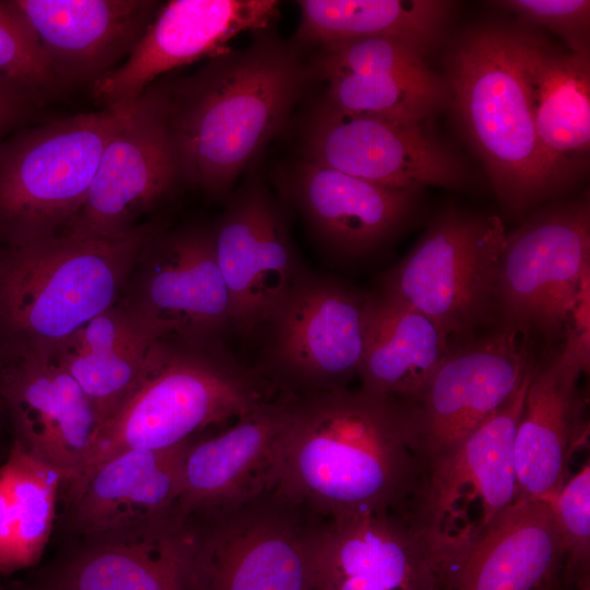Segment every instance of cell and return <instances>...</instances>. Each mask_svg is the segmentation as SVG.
I'll return each mask as SVG.
<instances>
[{"mask_svg": "<svg viewBox=\"0 0 590 590\" xmlns=\"http://www.w3.org/2000/svg\"><path fill=\"white\" fill-rule=\"evenodd\" d=\"M424 464L404 404L363 388L291 393L276 488L324 519L403 516Z\"/></svg>", "mask_w": 590, "mask_h": 590, "instance_id": "6da1fadb", "label": "cell"}, {"mask_svg": "<svg viewBox=\"0 0 590 590\" xmlns=\"http://www.w3.org/2000/svg\"><path fill=\"white\" fill-rule=\"evenodd\" d=\"M189 75L167 82L166 115L181 179L213 199L287 126L311 80L300 50L273 27L252 33Z\"/></svg>", "mask_w": 590, "mask_h": 590, "instance_id": "7a4b0ae2", "label": "cell"}, {"mask_svg": "<svg viewBox=\"0 0 590 590\" xmlns=\"http://www.w3.org/2000/svg\"><path fill=\"white\" fill-rule=\"evenodd\" d=\"M281 392L239 363L220 338L169 333L151 347L128 399L98 426L73 493L103 461L131 449H165L252 412Z\"/></svg>", "mask_w": 590, "mask_h": 590, "instance_id": "3957f363", "label": "cell"}, {"mask_svg": "<svg viewBox=\"0 0 590 590\" xmlns=\"http://www.w3.org/2000/svg\"><path fill=\"white\" fill-rule=\"evenodd\" d=\"M157 234L140 224L120 238L60 233L0 248L1 349H50L110 308Z\"/></svg>", "mask_w": 590, "mask_h": 590, "instance_id": "277c9868", "label": "cell"}, {"mask_svg": "<svg viewBox=\"0 0 590 590\" xmlns=\"http://www.w3.org/2000/svg\"><path fill=\"white\" fill-rule=\"evenodd\" d=\"M450 101L503 206L520 214L553 194L536 141L516 30L483 25L452 49Z\"/></svg>", "mask_w": 590, "mask_h": 590, "instance_id": "5b68a950", "label": "cell"}, {"mask_svg": "<svg viewBox=\"0 0 590 590\" xmlns=\"http://www.w3.org/2000/svg\"><path fill=\"white\" fill-rule=\"evenodd\" d=\"M135 99L24 128L0 141V248L62 233Z\"/></svg>", "mask_w": 590, "mask_h": 590, "instance_id": "8992f818", "label": "cell"}, {"mask_svg": "<svg viewBox=\"0 0 590 590\" xmlns=\"http://www.w3.org/2000/svg\"><path fill=\"white\" fill-rule=\"evenodd\" d=\"M326 519L276 487L182 522L190 590H312Z\"/></svg>", "mask_w": 590, "mask_h": 590, "instance_id": "52a82bcc", "label": "cell"}, {"mask_svg": "<svg viewBox=\"0 0 590 590\" xmlns=\"http://www.w3.org/2000/svg\"><path fill=\"white\" fill-rule=\"evenodd\" d=\"M531 368L493 416L424 467L402 516L424 540L445 588L473 544L516 502L514 441Z\"/></svg>", "mask_w": 590, "mask_h": 590, "instance_id": "ba28073f", "label": "cell"}, {"mask_svg": "<svg viewBox=\"0 0 590 590\" xmlns=\"http://www.w3.org/2000/svg\"><path fill=\"white\" fill-rule=\"evenodd\" d=\"M507 232L497 215L450 209L379 279L380 292L430 318L461 343L495 322L497 275Z\"/></svg>", "mask_w": 590, "mask_h": 590, "instance_id": "9c48e42d", "label": "cell"}, {"mask_svg": "<svg viewBox=\"0 0 590 590\" xmlns=\"http://www.w3.org/2000/svg\"><path fill=\"white\" fill-rule=\"evenodd\" d=\"M590 274L587 197L539 210L506 235L495 322L527 342L563 340L566 318Z\"/></svg>", "mask_w": 590, "mask_h": 590, "instance_id": "30bf717a", "label": "cell"}, {"mask_svg": "<svg viewBox=\"0 0 590 590\" xmlns=\"http://www.w3.org/2000/svg\"><path fill=\"white\" fill-rule=\"evenodd\" d=\"M369 306L370 295L303 270L263 326L256 369L283 393L349 387L363 359Z\"/></svg>", "mask_w": 590, "mask_h": 590, "instance_id": "8fae6325", "label": "cell"}, {"mask_svg": "<svg viewBox=\"0 0 590 590\" xmlns=\"http://www.w3.org/2000/svg\"><path fill=\"white\" fill-rule=\"evenodd\" d=\"M298 156L393 189L462 188V161L422 123L342 111L322 97L304 115Z\"/></svg>", "mask_w": 590, "mask_h": 590, "instance_id": "7c38bea8", "label": "cell"}, {"mask_svg": "<svg viewBox=\"0 0 590 590\" xmlns=\"http://www.w3.org/2000/svg\"><path fill=\"white\" fill-rule=\"evenodd\" d=\"M532 364L528 342L497 327L452 346L422 393L403 402L424 467L493 416L517 392Z\"/></svg>", "mask_w": 590, "mask_h": 590, "instance_id": "4fadbf2b", "label": "cell"}, {"mask_svg": "<svg viewBox=\"0 0 590 590\" xmlns=\"http://www.w3.org/2000/svg\"><path fill=\"white\" fill-rule=\"evenodd\" d=\"M167 82H154L107 142L87 196L62 233L120 238L182 181L166 115Z\"/></svg>", "mask_w": 590, "mask_h": 590, "instance_id": "5bb4252c", "label": "cell"}, {"mask_svg": "<svg viewBox=\"0 0 590 590\" xmlns=\"http://www.w3.org/2000/svg\"><path fill=\"white\" fill-rule=\"evenodd\" d=\"M247 169L212 228L232 308V328L262 329L303 269L285 215L266 185L260 157Z\"/></svg>", "mask_w": 590, "mask_h": 590, "instance_id": "9a60e30c", "label": "cell"}, {"mask_svg": "<svg viewBox=\"0 0 590 590\" xmlns=\"http://www.w3.org/2000/svg\"><path fill=\"white\" fill-rule=\"evenodd\" d=\"M276 0H170L162 3L130 56L91 86L103 107L131 102L168 71L210 59L240 33L273 27Z\"/></svg>", "mask_w": 590, "mask_h": 590, "instance_id": "2e32d148", "label": "cell"}, {"mask_svg": "<svg viewBox=\"0 0 590 590\" xmlns=\"http://www.w3.org/2000/svg\"><path fill=\"white\" fill-rule=\"evenodd\" d=\"M0 400L9 409L16 439L55 469L68 491L81 477L98 427L96 412L50 349L3 351Z\"/></svg>", "mask_w": 590, "mask_h": 590, "instance_id": "e0dca14e", "label": "cell"}, {"mask_svg": "<svg viewBox=\"0 0 590 590\" xmlns=\"http://www.w3.org/2000/svg\"><path fill=\"white\" fill-rule=\"evenodd\" d=\"M122 295L166 333L220 338L232 327L229 294L220 270L212 228L189 227L145 246Z\"/></svg>", "mask_w": 590, "mask_h": 590, "instance_id": "ac0fdd59", "label": "cell"}, {"mask_svg": "<svg viewBox=\"0 0 590 590\" xmlns=\"http://www.w3.org/2000/svg\"><path fill=\"white\" fill-rule=\"evenodd\" d=\"M2 2L35 36L64 90L92 86L120 66L162 4L155 0Z\"/></svg>", "mask_w": 590, "mask_h": 590, "instance_id": "d6986e66", "label": "cell"}, {"mask_svg": "<svg viewBox=\"0 0 590 590\" xmlns=\"http://www.w3.org/2000/svg\"><path fill=\"white\" fill-rule=\"evenodd\" d=\"M312 590H445L422 536L400 515L326 519L312 551Z\"/></svg>", "mask_w": 590, "mask_h": 590, "instance_id": "ffe728a7", "label": "cell"}, {"mask_svg": "<svg viewBox=\"0 0 590 590\" xmlns=\"http://www.w3.org/2000/svg\"><path fill=\"white\" fill-rule=\"evenodd\" d=\"M276 179L314 236L349 258L366 256L393 238L411 219L418 194L299 157L283 166Z\"/></svg>", "mask_w": 590, "mask_h": 590, "instance_id": "44dd1931", "label": "cell"}, {"mask_svg": "<svg viewBox=\"0 0 590 590\" xmlns=\"http://www.w3.org/2000/svg\"><path fill=\"white\" fill-rule=\"evenodd\" d=\"M291 393L234 421L221 434L190 444L172 521L248 500L276 486Z\"/></svg>", "mask_w": 590, "mask_h": 590, "instance_id": "7402d4cb", "label": "cell"}, {"mask_svg": "<svg viewBox=\"0 0 590 590\" xmlns=\"http://www.w3.org/2000/svg\"><path fill=\"white\" fill-rule=\"evenodd\" d=\"M190 444L125 450L103 461L68 495L75 526L101 539L173 522Z\"/></svg>", "mask_w": 590, "mask_h": 590, "instance_id": "603a6c76", "label": "cell"}, {"mask_svg": "<svg viewBox=\"0 0 590 590\" xmlns=\"http://www.w3.org/2000/svg\"><path fill=\"white\" fill-rule=\"evenodd\" d=\"M579 377L560 364L558 350L533 363L514 441L516 500H551L570 477L589 432Z\"/></svg>", "mask_w": 590, "mask_h": 590, "instance_id": "cb8c5ba5", "label": "cell"}, {"mask_svg": "<svg viewBox=\"0 0 590 590\" xmlns=\"http://www.w3.org/2000/svg\"><path fill=\"white\" fill-rule=\"evenodd\" d=\"M536 141L554 192L577 177L590 149V58L515 28Z\"/></svg>", "mask_w": 590, "mask_h": 590, "instance_id": "d4e9b609", "label": "cell"}, {"mask_svg": "<svg viewBox=\"0 0 590 590\" xmlns=\"http://www.w3.org/2000/svg\"><path fill=\"white\" fill-rule=\"evenodd\" d=\"M573 589V588H571ZM550 502L516 500L467 553L445 590H571Z\"/></svg>", "mask_w": 590, "mask_h": 590, "instance_id": "484cf974", "label": "cell"}, {"mask_svg": "<svg viewBox=\"0 0 590 590\" xmlns=\"http://www.w3.org/2000/svg\"><path fill=\"white\" fill-rule=\"evenodd\" d=\"M166 334L121 295L50 351L87 396L99 426L135 389L151 347Z\"/></svg>", "mask_w": 590, "mask_h": 590, "instance_id": "4316f807", "label": "cell"}, {"mask_svg": "<svg viewBox=\"0 0 590 590\" xmlns=\"http://www.w3.org/2000/svg\"><path fill=\"white\" fill-rule=\"evenodd\" d=\"M451 349L449 338L420 310L382 292L370 295L361 388L412 402Z\"/></svg>", "mask_w": 590, "mask_h": 590, "instance_id": "83f0119b", "label": "cell"}, {"mask_svg": "<svg viewBox=\"0 0 590 590\" xmlns=\"http://www.w3.org/2000/svg\"><path fill=\"white\" fill-rule=\"evenodd\" d=\"M48 590H190L180 524L96 539Z\"/></svg>", "mask_w": 590, "mask_h": 590, "instance_id": "f1b7e54d", "label": "cell"}, {"mask_svg": "<svg viewBox=\"0 0 590 590\" xmlns=\"http://www.w3.org/2000/svg\"><path fill=\"white\" fill-rule=\"evenodd\" d=\"M298 49L334 40L386 36L428 52L441 38L453 3L440 0H298Z\"/></svg>", "mask_w": 590, "mask_h": 590, "instance_id": "f546056e", "label": "cell"}, {"mask_svg": "<svg viewBox=\"0 0 590 590\" xmlns=\"http://www.w3.org/2000/svg\"><path fill=\"white\" fill-rule=\"evenodd\" d=\"M60 474L14 440L0 467V573L33 565L51 532Z\"/></svg>", "mask_w": 590, "mask_h": 590, "instance_id": "4dcf8cb0", "label": "cell"}, {"mask_svg": "<svg viewBox=\"0 0 590 590\" xmlns=\"http://www.w3.org/2000/svg\"><path fill=\"white\" fill-rule=\"evenodd\" d=\"M322 98L346 113L422 123L450 101L446 78L432 69L421 73L373 72L338 75Z\"/></svg>", "mask_w": 590, "mask_h": 590, "instance_id": "1f68e13d", "label": "cell"}, {"mask_svg": "<svg viewBox=\"0 0 590 590\" xmlns=\"http://www.w3.org/2000/svg\"><path fill=\"white\" fill-rule=\"evenodd\" d=\"M564 555L566 583L574 588L590 582V463L570 475L551 499Z\"/></svg>", "mask_w": 590, "mask_h": 590, "instance_id": "d6a6232c", "label": "cell"}, {"mask_svg": "<svg viewBox=\"0 0 590 590\" xmlns=\"http://www.w3.org/2000/svg\"><path fill=\"white\" fill-rule=\"evenodd\" d=\"M0 73L26 83L46 96L64 91L35 36L2 1Z\"/></svg>", "mask_w": 590, "mask_h": 590, "instance_id": "836d02e7", "label": "cell"}, {"mask_svg": "<svg viewBox=\"0 0 590 590\" xmlns=\"http://www.w3.org/2000/svg\"><path fill=\"white\" fill-rule=\"evenodd\" d=\"M496 5L521 20L543 26L558 35L569 52L590 54V1L588 0H504Z\"/></svg>", "mask_w": 590, "mask_h": 590, "instance_id": "e575fe53", "label": "cell"}, {"mask_svg": "<svg viewBox=\"0 0 590 590\" xmlns=\"http://www.w3.org/2000/svg\"><path fill=\"white\" fill-rule=\"evenodd\" d=\"M560 364L580 376L590 368V274L581 284L575 304L564 323Z\"/></svg>", "mask_w": 590, "mask_h": 590, "instance_id": "d590c367", "label": "cell"}, {"mask_svg": "<svg viewBox=\"0 0 590 590\" xmlns=\"http://www.w3.org/2000/svg\"><path fill=\"white\" fill-rule=\"evenodd\" d=\"M45 98L47 96L33 86L0 73V141L27 122Z\"/></svg>", "mask_w": 590, "mask_h": 590, "instance_id": "8d00e7d4", "label": "cell"}, {"mask_svg": "<svg viewBox=\"0 0 590 590\" xmlns=\"http://www.w3.org/2000/svg\"><path fill=\"white\" fill-rule=\"evenodd\" d=\"M571 590H590V582L574 587Z\"/></svg>", "mask_w": 590, "mask_h": 590, "instance_id": "74e56055", "label": "cell"}, {"mask_svg": "<svg viewBox=\"0 0 590 590\" xmlns=\"http://www.w3.org/2000/svg\"><path fill=\"white\" fill-rule=\"evenodd\" d=\"M3 358H4V355H3V351L0 346V376H1V370H2V366H3Z\"/></svg>", "mask_w": 590, "mask_h": 590, "instance_id": "f35d334b", "label": "cell"}]
</instances>
